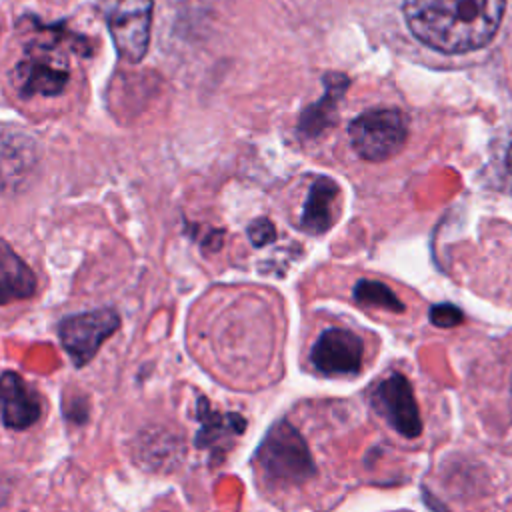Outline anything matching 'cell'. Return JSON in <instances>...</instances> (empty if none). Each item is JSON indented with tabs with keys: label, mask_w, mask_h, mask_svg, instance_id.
<instances>
[{
	"label": "cell",
	"mask_w": 512,
	"mask_h": 512,
	"mask_svg": "<svg viewBox=\"0 0 512 512\" xmlns=\"http://www.w3.org/2000/svg\"><path fill=\"white\" fill-rule=\"evenodd\" d=\"M506 0H404V18L426 46L464 54L486 46L496 34Z\"/></svg>",
	"instance_id": "1"
},
{
	"label": "cell",
	"mask_w": 512,
	"mask_h": 512,
	"mask_svg": "<svg viewBox=\"0 0 512 512\" xmlns=\"http://www.w3.org/2000/svg\"><path fill=\"white\" fill-rule=\"evenodd\" d=\"M264 474L276 482H304L314 476V460L302 434L288 422H276L256 454Z\"/></svg>",
	"instance_id": "2"
},
{
	"label": "cell",
	"mask_w": 512,
	"mask_h": 512,
	"mask_svg": "<svg viewBox=\"0 0 512 512\" xmlns=\"http://www.w3.org/2000/svg\"><path fill=\"white\" fill-rule=\"evenodd\" d=\"M152 0H98L118 56L130 64L140 62L150 44Z\"/></svg>",
	"instance_id": "3"
},
{
	"label": "cell",
	"mask_w": 512,
	"mask_h": 512,
	"mask_svg": "<svg viewBox=\"0 0 512 512\" xmlns=\"http://www.w3.org/2000/svg\"><path fill=\"white\" fill-rule=\"evenodd\" d=\"M348 136L360 158L382 162L404 148L408 126L398 110H368L350 122Z\"/></svg>",
	"instance_id": "4"
},
{
	"label": "cell",
	"mask_w": 512,
	"mask_h": 512,
	"mask_svg": "<svg viewBox=\"0 0 512 512\" xmlns=\"http://www.w3.org/2000/svg\"><path fill=\"white\" fill-rule=\"evenodd\" d=\"M120 328V316L112 308H98L68 316L58 326V336L74 366H86L100 346Z\"/></svg>",
	"instance_id": "5"
},
{
	"label": "cell",
	"mask_w": 512,
	"mask_h": 512,
	"mask_svg": "<svg viewBox=\"0 0 512 512\" xmlns=\"http://www.w3.org/2000/svg\"><path fill=\"white\" fill-rule=\"evenodd\" d=\"M374 406L388 424L406 438H416L422 432V418L412 384L406 376L394 372L384 378L374 390Z\"/></svg>",
	"instance_id": "6"
},
{
	"label": "cell",
	"mask_w": 512,
	"mask_h": 512,
	"mask_svg": "<svg viewBox=\"0 0 512 512\" xmlns=\"http://www.w3.org/2000/svg\"><path fill=\"white\" fill-rule=\"evenodd\" d=\"M362 340L346 328L324 330L312 346L314 368L328 376H354L362 370Z\"/></svg>",
	"instance_id": "7"
},
{
	"label": "cell",
	"mask_w": 512,
	"mask_h": 512,
	"mask_svg": "<svg viewBox=\"0 0 512 512\" xmlns=\"http://www.w3.org/2000/svg\"><path fill=\"white\" fill-rule=\"evenodd\" d=\"M68 78V66L48 48H32L14 70V84L22 96H56L66 88Z\"/></svg>",
	"instance_id": "8"
},
{
	"label": "cell",
	"mask_w": 512,
	"mask_h": 512,
	"mask_svg": "<svg viewBox=\"0 0 512 512\" xmlns=\"http://www.w3.org/2000/svg\"><path fill=\"white\" fill-rule=\"evenodd\" d=\"M42 402L38 392L14 370L0 374V418L10 430H26L38 422Z\"/></svg>",
	"instance_id": "9"
},
{
	"label": "cell",
	"mask_w": 512,
	"mask_h": 512,
	"mask_svg": "<svg viewBox=\"0 0 512 512\" xmlns=\"http://www.w3.org/2000/svg\"><path fill=\"white\" fill-rule=\"evenodd\" d=\"M36 292V276L30 266L0 238V304L26 300Z\"/></svg>",
	"instance_id": "10"
},
{
	"label": "cell",
	"mask_w": 512,
	"mask_h": 512,
	"mask_svg": "<svg viewBox=\"0 0 512 512\" xmlns=\"http://www.w3.org/2000/svg\"><path fill=\"white\" fill-rule=\"evenodd\" d=\"M196 416L200 420V430L196 434L198 448H214L224 444L232 436H240L246 428V420L240 414L218 412L206 398H200L196 404Z\"/></svg>",
	"instance_id": "11"
},
{
	"label": "cell",
	"mask_w": 512,
	"mask_h": 512,
	"mask_svg": "<svg viewBox=\"0 0 512 512\" xmlns=\"http://www.w3.org/2000/svg\"><path fill=\"white\" fill-rule=\"evenodd\" d=\"M338 198V186L328 178H316L310 186L304 210H302V228L320 234L332 226L334 206Z\"/></svg>",
	"instance_id": "12"
},
{
	"label": "cell",
	"mask_w": 512,
	"mask_h": 512,
	"mask_svg": "<svg viewBox=\"0 0 512 512\" xmlns=\"http://www.w3.org/2000/svg\"><path fill=\"white\" fill-rule=\"evenodd\" d=\"M354 298L360 304H368V306H376V308H384V310H392V312H402L404 304L396 298V294L382 282L376 280H360L354 286Z\"/></svg>",
	"instance_id": "13"
},
{
	"label": "cell",
	"mask_w": 512,
	"mask_h": 512,
	"mask_svg": "<svg viewBox=\"0 0 512 512\" xmlns=\"http://www.w3.org/2000/svg\"><path fill=\"white\" fill-rule=\"evenodd\" d=\"M462 318L464 316H462L460 308H456L452 304H436L430 310V320L438 328H452V326L460 324Z\"/></svg>",
	"instance_id": "14"
},
{
	"label": "cell",
	"mask_w": 512,
	"mask_h": 512,
	"mask_svg": "<svg viewBox=\"0 0 512 512\" xmlns=\"http://www.w3.org/2000/svg\"><path fill=\"white\" fill-rule=\"evenodd\" d=\"M248 234H250V240L254 246H262V244H268L270 240H274V228L266 218L252 222L248 228Z\"/></svg>",
	"instance_id": "15"
},
{
	"label": "cell",
	"mask_w": 512,
	"mask_h": 512,
	"mask_svg": "<svg viewBox=\"0 0 512 512\" xmlns=\"http://www.w3.org/2000/svg\"><path fill=\"white\" fill-rule=\"evenodd\" d=\"M508 168H510V172H512V146H510V150H508Z\"/></svg>",
	"instance_id": "16"
}]
</instances>
